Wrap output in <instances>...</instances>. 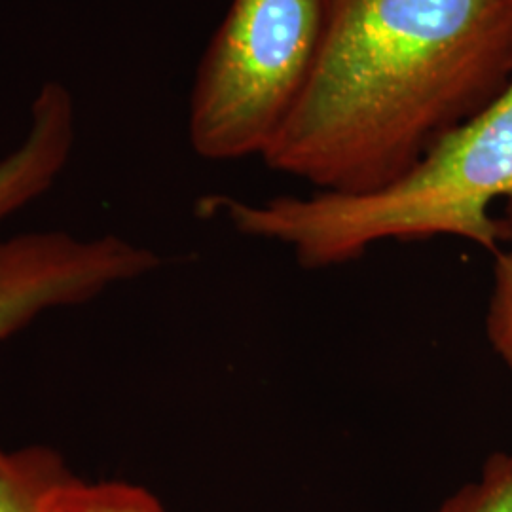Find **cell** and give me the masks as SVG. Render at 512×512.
<instances>
[{"mask_svg":"<svg viewBox=\"0 0 512 512\" xmlns=\"http://www.w3.org/2000/svg\"><path fill=\"white\" fill-rule=\"evenodd\" d=\"M501 220V247L495 253L494 285L486 311V336L495 355L512 372V202Z\"/></svg>","mask_w":512,"mask_h":512,"instance_id":"ba28073f","label":"cell"},{"mask_svg":"<svg viewBox=\"0 0 512 512\" xmlns=\"http://www.w3.org/2000/svg\"><path fill=\"white\" fill-rule=\"evenodd\" d=\"M160 264L154 251L112 234L31 232L0 239V342L44 311L90 302Z\"/></svg>","mask_w":512,"mask_h":512,"instance_id":"277c9868","label":"cell"},{"mask_svg":"<svg viewBox=\"0 0 512 512\" xmlns=\"http://www.w3.org/2000/svg\"><path fill=\"white\" fill-rule=\"evenodd\" d=\"M427 512H512V452L490 456L478 478Z\"/></svg>","mask_w":512,"mask_h":512,"instance_id":"9c48e42d","label":"cell"},{"mask_svg":"<svg viewBox=\"0 0 512 512\" xmlns=\"http://www.w3.org/2000/svg\"><path fill=\"white\" fill-rule=\"evenodd\" d=\"M336 0H232L196 71L188 139L205 160L262 156L310 82Z\"/></svg>","mask_w":512,"mask_h":512,"instance_id":"3957f363","label":"cell"},{"mask_svg":"<svg viewBox=\"0 0 512 512\" xmlns=\"http://www.w3.org/2000/svg\"><path fill=\"white\" fill-rule=\"evenodd\" d=\"M512 78V0H336L310 82L260 156L315 192L395 183Z\"/></svg>","mask_w":512,"mask_h":512,"instance_id":"6da1fadb","label":"cell"},{"mask_svg":"<svg viewBox=\"0 0 512 512\" xmlns=\"http://www.w3.org/2000/svg\"><path fill=\"white\" fill-rule=\"evenodd\" d=\"M76 105L57 80L38 90L19 147L0 158V222L44 196L73 156Z\"/></svg>","mask_w":512,"mask_h":512,"instance_id":"5b68a950","label":"cell"},{"mask_svg":"<svg viewBox=\"0 0 512 512\" xmlns=\"http://www.w3.org/2000/svg\"><path fill=\"white\" fill-rule=\"evenodd\" d=\"M40 512H167L147 488L124 482H86L73 475L44 497Z\"/></svg>","mask_w":512,"mask_h":512,"instance_id":"52a82bcc","label":"cell"},{"mask_svg":"<svg viewBox=\"0 0 512 512\" xmlns=\"http://www.w3.org/2000/svg\"><path fill=\"white\" fill-rule=\"evenodd\" d=\"M497 200L512 202V78L380 190L260 203L211 196L200 211L228 220L243 236L283 245L304 268L319 270L353 262L385 241L458 238L495 255L501 247V220L492 217Z\"/></svg>","mask_w":512,"mask_h":512,"instance_id":"7a4b0ae2","label":"cell"},{"mask_svg":"<svg viewBox=\"0 0 512 512\" xmlns=\"http://www.w3.org/2000/svg\"><path fill=\"white\" fill-rule=\"evenodd\" d=\"M74 473L44 444L6 452L0 446V512H40L44 497Z\"/></svg>","mask_w":512,"mask_h":512,"instance_id":"8992f818","label":"cell"}]
</instances>
